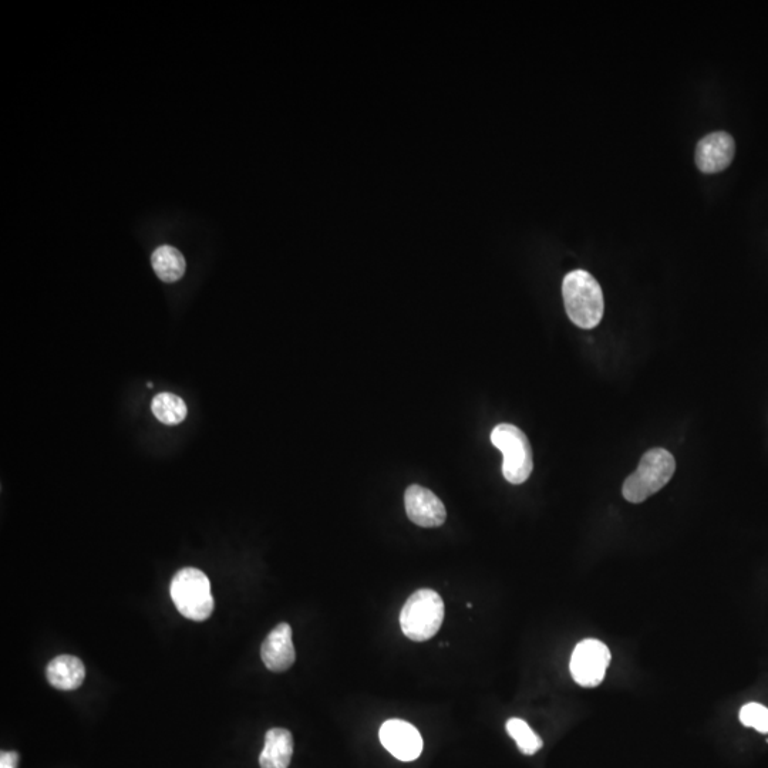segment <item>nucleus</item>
Masks as SVG:
<instances>
[{
	"label": "nucleus",
	"mask_w": 768,
	"mask_h": 768,
	"mask_svg": "<svg viewBox=\"0 0 768 768\" xmlns=\"http://www.w3.org/2000/svg\"><path fill=\"white\" fill-rule=\"evenodd\" d=\"M170 594L178 612L191 621H207L214 611L211 582L200 569L184 568L177 572L171 582Z\"/></svg>",
	"instance_id": "obj_3"
},
{
	"label": "nucleus",
	"mask_w": 768,
	"mask_h": 768,
	"mask_svg": "<svg viewBox=\"0 0 768 768\" xmlns=\"http://www.w3.org/2000/svg\"><path fill=\"white\" fill-rule=\"evenodd\" d=\"M491 443L503 453V474L511 484H522L530 478L534 461L532 448L524 431L512 424H498L491 433Z\"/></svg>",
	"instance_id": "obj_5"
},
{
	"label": "nucleus",
	"mask_w": 768,
	"mask_h": 768,
	"mask_svg": "<svg viewBox=\"0 0 768 768\" xmlns=\"http://www.w3.org/2000/svg\"><path fill=\"white\" fill-rule=\"evenodd\" d=\"M46 676L50 685L64 692H70L83 685L86 668L82 660L76 656L62 655L57 656L47 665Z\"/></svg>",
	"instance_id": "obj_11"
},
{
	"label": "nucleus",
	"mask_w": 768,
	"mask_h": 768,
	"mask_svg": "<svg viewBox=\"0 0 768 768\" xmlns=\"http://www.w3.org/2000/svg\"><path fill=\"white\" fill-rule=\"evenodd\" d=\"M292 756L293 737L289 730L275 727L265 734L264 750L259 756L261 768H288Z\"/></svg>",
	"instance_id": "obj_12"
},
{
	"label": "nucleus",
	"mask_w": 768,
	"mask_h": 768,
	"mask_svg": "<svg viewBox=\"0 0 768 768\" xmlns=\"http://www.w3.org/2000/svg\"><path fill=\"white\" fill-rule=\"evenodd\" d=\"M154 272L163 282H177L183 278L185 272V259L178 249L173 247H160L151 256Z\"/></svg>",
	"instance_id": "obj_13"
},
{
	"label": "nucleus",
	"mask_w": 768,
	"mask_h": 768,
	"mask_svg": "<svg viewBox=\"0 0 768 768\" xmlns=\"http://www.w3.org/2000/svg\"><path fill=\"white\" fill-rule=\"evenodd\" d=\"M19 754L16 751H2L0 754V768H18Z\"/></svg>",
	"instance_id": "obj_17"
},
{
	"label": "nucleus",
	"mask_w": 768,
	"mask_h": 768,
	"mask_svg": "<svg viewBox=\"0 0 768 768\" xmlns=\"http://www.w3.org/2000/svg\"><path fill=\"white\" fill-rule=\"evenodd\" d=\"M261 658L264 665L272 672L281 673L292 668L296 653L292 642V629L288 623H279L266 636L261 648Z\"/></svg>",
	"instance_id": "obj_10"
},
{
	"label": "nucleus",
	"mask_w": 768,
	"mask_h": 768,
	"mask_svg": "<svg viewBox=\"0 0 768 768\" xmlns=\"http://www.w3.org/2000/svg\"><path fill=\"white\" fill-rule=\"evenodd\" d=\"M736 144L724 131H716L702 138L696 148V165L704 174H716L732 164Z\"/></svg>",
	"instance_id": "obj_9"
},
{
	"label": "nucleus",
	"mask_w": 768,
	"mask_h": 768,
	"mask_svg": "<svg viewBox=\"0 0 768 768\" xmlns=\"http://www.w3.org/2000/svg\"><path fill=\"white\" fill-rule=\"evenodd\" d=\"M569 319L581 329H594L604 318L605 302L601 285L589 272L576 269L562 284Z\"/></svg>",
	"instance_id": "obj_1"
},
{
	"label": "nucleus",
	"mask_w": 768,
	"mask_h": 768,
	"mask_svg": "<svg viewBox=\"0 0 768 768\" xmlns=\"http://www.w3.org/2000/svg\"><path fill=\"white\" fill-rule=\"evenodd\" d=\"M379 736L384 749L397 760H417L423 751V739L419 730L404 720H387L380 727Z\"/></svg>",
	"instance_id": "obj_7"
},
{
	"label": "nucleus",
	"mask_w": 768,
	"mask_h": 768,
	"mask_svg": "<svg viewBox=\"0 0 768 768\" xmlns=\"http://www.w3.org/2000/svg\"><path fill=\"white\" fill-rule=\"evenodd\" d=\"M740 722L746 727L768 734V709L760 703H747L741 707Z\"/></svg>",
	"instance_id": "obj_16"
},
{
	"label": "nucleus",
	"mask_w": 768,
	"mask_h": 768,
	"mask_svg": "<svg viewBox=\"0 0 768 768\" xmlns=\"http://www.w3.org/2000/svg\"><path fill=\"white\" fill-rule=\"evenodd\" d=\"M154 416L167 426H177L187 417V404L173 393L157 394L151 403Z\"/></svg>",
	"instance_id": "obj_14"
},
{
	"label": "nucleus",
	"mask_w": 768,
	"mask_h": 768,
	"mask_svg": "<svg viewBox=\"0 0 768 768\" xmlns=\"http://www.w3.org/2000/svg\"><path fill=\"white\" fill-rule=\"evenodd\" d=\"M611 663V652L601 640L585 639L576 645L569 670L576 683L582 687H596L604 682Z\"/></svg>",
	"instance_id": "obj_6"
},
{
	"label": "nucleus",
	"mask_w": 768,
	"mask_h": 768,
	"mask_svg": "<svg viewBox=\"0 0 768 768\" xmlns=\"http://www.w3.org/2000/svg\"><path fill=\"white\" fill-rule=\"evenodd\" d=\"M404 505L410 520L419 527L436 528L446 521V507L441 503L440 498L421 485H410L407 488L404 494Z\"/></svg>",
	"instance_id": "obj_8"
},
{
	"label": "nucleus",
	"mask_w": 768,
	"mask_h": 768,
	"mask_svg": "<svg viewBox=\"0 0 768 768\" xmlns=\"http://www.w3.org/2000/svg\"><path fill=\"white\" fill-rule=\"evenodd\" d=\"M676 471L675 457L665 448H653L640 460L638 470L626 478L622 494L626 501L640 504L662 490Z\"/></svg>",
	"instance_id": "obj_2"
},
{
	"label": "nucleus",
	"mask_w": 768,
	"mask_h": 768,
	"mask_svg": "<svg viewBox=\"0 0 768 768\" xmlns=\"http://www.w3.org/2000/svg\"><path fill=\"white\" fill-rule=\"evenodd\" d=\"M507 732L525 756H534L544 746V741L531 729L530 724L525 720L518 719V717H512L508 720Z\"/></svg>",
	"instance_id": "obj_15"
},
{
	"label": "nucleus",
	"mask_w": 768,
	"mask_h": 768,
	"mask_svg": "<svg viewBox=\"0 0 768 768\" xmlns=\"http://www.w3.org/2000/svg\"><path fill=\"white\" fill-rule=\"evenodd\" d=\"M444 621V602L433 589L414 592L400 613V626L407 638L424 642L436 636Z\"/></svg>",
	"instance_id": "obj_4"
}]
</instances>
